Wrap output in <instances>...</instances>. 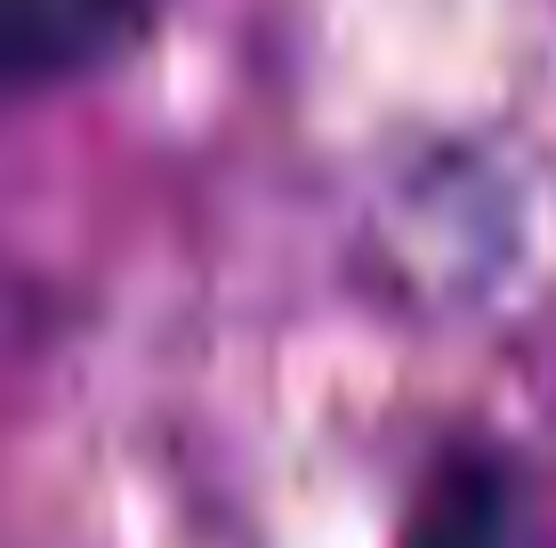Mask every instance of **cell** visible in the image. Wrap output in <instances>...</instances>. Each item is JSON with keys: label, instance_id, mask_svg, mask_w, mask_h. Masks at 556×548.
I'll return each instance as SVG.
<instances>
[{"label": "cell", "instance_id": "cell-1", "mask_svg": "<svg viewBox=\"0 0 556 548\" xmlns=\"http://www.w3.org/2000/svg\"><path fill=\"white\" fill-rule=\"evenodd\" d=\"M153 0H0V98L81 81L146 41Z\"/></svg>", "mask_w": 556, "mask_h": 548}, {"label": "cell", "instance_id": "cell-2", "mask_svg": "<svg viewBox=\"0 0 556 548\" xmlns=\"http://www.w3.org/2000/svg\"><path fill=\"white\" fill-rule=\"evenodd\" d=\"M404 548H516V484L501 460H444L419 493Z\"/></svg>", "mask_w": 556, "mask_h": 548}]
</instances>
